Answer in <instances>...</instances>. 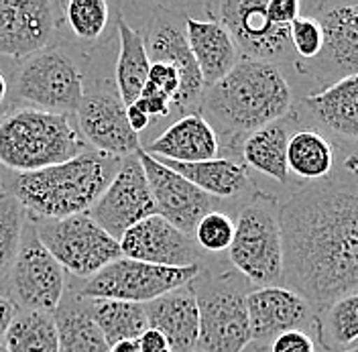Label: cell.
Here are the masks:
<instances>
[{"label": "cell", "mask_w": 358, "mask_h": 352, "mask_svg": "<svg viewBox=\"0 0 358 352\" xmlns=\"http://www.w3.org/2000/svg\"><path fill=\"white\" fill-rule=\"evenodd\" d=\"M76 116L80 136L88 141L94 151L114 159H124L136 155V151L141 149V139L129 127L127 106L120 100L118 92H84Z\"/></svg>", "instance_id": "cell-14"}, {"label": "cell", "mask_w": 358, "mask_h": 352, "mask_svg": "<svg viewBox=\"0 0 358 352\" xmlns=\"http://www.w3.org/2000/svg\"><path fill=\"white\" fill-rule=\"evenodd\" d=\"M283 283L315 314L358 291V185L324 179L297 190L279 212Z\"/></svg>", "instance_id": "cell-1"}, {"label": "cell", "mask_w": 358, "mask_h": 352, "mask_svg": "<svg viewBox=\"0 0 358 352\" xmlns=\"http://www.w3.org/2000/svg\"><path fill=\"white\" fill-rule=\"evenodd\" d=\"M246 311L250 326V344L268 349L283 332L317 330V314L293 289L285 286L257 287L246 293ZM308 332V330H306Z\"/></svg>", "instance_id": "cell-16"}, {"label": "cell", "mask_w": 358, "mask_h": 352, "mask_svg": "<svg viewBox=\"0 0 358 352\" xmlns=\"http://www.w3.org/2000/svg\"><path fill=\"white\" fill-rule=\"evenodd\" d=\"M317 340L326 351L340 352L358 342V291L340 295L317 314Z\"/></svg>", "instance_id": "cell-31"}, {"label": "cell", "mask_w": 358, "mask_h": 352, "mask_svg": "<svg viewBox=\"0 0 358 352\" xmlns=\"http://www.w3.org/2000/svg\"><path fill=\"white\" fill-rule=\"evenodd\" d=\"M108 352H141V349H138L136 340H120V342L112 344Z\"/></svg>", "instance_id": "cell-43"}, {"label": "cell", "mask_w": 358, "mask_h": 352, "mask_svg": "<svg viewBox=\"0 0 358 352\" xmlns=\"http://www.w3.org/2000/svg\"><path fill=\"white\" fill-rule=\"evenodd\" d=\"M88 311L100 328L108 349L120 340H136L149 328L143 304L116 300H90Z\"/></svg>", "instance_id": "cell-30"}, {"label": "cell", "mask_w": 358, "mask_h": 352, "mask_svg": "<svg viewBox=\"0 0 358 352\" xmlns=\"http://www.w3.org/2000/svg\"><path fill=\"white\" fill-rule=\"evenodd\" d=\"M8 352H59V334L51 311L22 309L2 338Z\"/></svg>", "instance_id": "cell-29"}, {"label": "cell", "mask_w": 358, "mask_h": 352, "mask_svg": "<svg viewBox=\"0 0 358 352\" xmlns=\"http://www.w3.org/2000/svg\"><path fill=\"white\" fill-rule=\"evenodd\" d=\"M55 31V2L0 0V55L27 59L53 43Z\"/></svg>", "instance_id": "cell-18"}, {"label": "cell", "mask_w": 358, "mask_h": 352, "mask_svg": "<svg viewBox=\"0 0 358 352\" xmlns=\"http://www.w3.org/2000/svg\"><path fill=\"white\" fill-rule=\"evenodd\" d=\"M200 309V352H243L250 344L246 293L236 286L208 281L194 287Z\"/></svg>", "instance_id": "cell-10"}, {"label": "cell", "mask_w": 358, "mask_h": 352, "mask_svg": "<svg viewBox=\"0 0 358 352\" xmlns=\"http://www.w3.org/2000/svg\"><path fill=\"white\" fill-rule=\"evenodd\" d=\"M84 151V139L66 114L19 108L0 120V165L17 176L66 163Z\"/></svg>", "instance_id": "cell-4"}, {"label": "cell", "mask_w": 358, "mask_h": 352, "mask_svg": "<svg viewBox=\"0 0 358 352\" xmlns=\"http://www.w3.org/2000/svg\"><path fill=\"white\" fill-rule=\"evenodd\" d=\"M194 352H200V351H194Z\"/></svg>", "instance_id": "cell-47"}, {"label": "cell", "mask_w": 358, "mask_h": 352, "mask_svg": "<svg viewBox=\"0 0 358 352\" xmlns=\"http://www.w3.org/2000/svg\"><path fill=\"white\" fill-rule=\"evenodd\" d=\"M313 17L322 27L324 45L306 71L326 86L358 76V2L317 4Z\"/></svg>", "instance_id": "cell-13"}, {"label": "cell", "mask_w": 358, "mask_h": 352, "mask_svg": "<svg viewBox=\"0 0 358 352\" xmlns=\"http://www.w3.org/2000/svg\"><path fill=\"white\" fill-rule=\"evenodd\" d=\"M136 157L145 169L157 214L171 222L183 234L192 237L196 224L212 212V198L192 185L185 177L157 161L143 147L136 151Z\"/></svg>", "instance_id": "cell-17"}, {"label": "cell", "mask_w": 358, "mask_h": 352, "mask_svg": "<svg viewBox=\"0 0 358 352\" xmlns=\"http://www.w3.org/2000/svg\"><path fill=\"white\" fill-rule=\"evenodd\" d=\"M0 352H8V351H6V346H4L2 342H0Z\"/></svg>", "instance_id": "cell-46"}, {"label": "cell", "mask_w": 358, "mask_h": 352, "mask_svg": "<svg viewBox=\"0 0 358 352\" xmlns=\"http://www.w3.org/2000/svg\"><path fill=\"white\" fill-rule=\"evenodd\" d=\"M66 19L71 33L82 41H96L108 24V4L104 0H69Z\"/></svg>", "instance_id": "cell-33"}, {"label": "cell", "mask_w": 358, "mask_h": 352, "mask_svg": "<svg viewBox=\"0 0 358 352\" xmlns=\"http://www.w3.org/2000/svg\"><path fill=\"white\" fill-rule=\"evenodd\" d=\"M157 214L145 169L136 155L124 157L108 188L90 208L88 216L112 239L120 237L134 224Z\"/></svg>", "instance_id": "cell-12"}, {"label": "cell", "mask_w": 358, "mask_h": 352, "mask_svg": "<svg viewBox=\"0 0 358 352\" xmlns=\"http://www.w3.org/2000/svg\"><path fill=\"white\" fill-rule=\"evenodd\" d=\"M149 328L161 332L173 352L198 351L200 309L192 283L145 304Z\"/></svg>", "instance_id": "cell-21"}, {"label": "cell", "mask_w": 358, "mask_h": 352, "mask_svg": "<svg viewBox=\"0 0 358 352\" xmlns=\"http://www.w3.org/2000/svg\"><path fill=\"white\" fill-rule=\"evenodd\" d=\"M268 352H315V340L306 330L283 332L268 344Z\"/></svg>", "instance_id": "cell-37"}, {"label": "cell", "mask_w": 358, "mask_h": 352, "mask_svg": "<svg viewBox=\"0 0 358 352\" xmlns=\"http://www.w3.org/2000/svg\"><path fill=\"white\" fill-rule=\"evenodd\" d=\"M19 314V308H17V304L10 300V297H6V295H2L0 293V340L4 338V334L8 330V326H10V322L15 320V316Z\"/></svg>", "instance_id": "cell-41"}, {"label": "cell", "mask_w": 358, "mask_h": 352, "mask_svg": "<svg viewBox=\"0 0 358 352\" xmlns=\"http://www.w3.org/2000/svg\"><path fill=\"white\" fill-rule=\"evenodd\" d=\"M200 271V263L192 267H161L120 257L86 279L78 295L84 300H116L145 306L173 289L189 286Z\"/></svg>", "instance_id": "cell-7"}, {"label": "cell", "mask_w": 358, "mask_h": 352, "mask_svg": "<svg viewBox=\"0 0 358 352\" xmlns=\"http://www.w3.org/2000/svg\"><path fill=\"white\" fill-rule=\"evenodd\" d=\"M118 37L120 51L116 59V92L124 106L133 104L141 96L149 76V55L145 49V33L133 29L124 17H118Z\"/></svg>", "instance_id": "cell-26"}, {"label": "cell", "mask_w": 358, "mask_h": 352, "mask_svg": "<svg viewBox=\"0 0 358 352\" xmlns=\"http://www.w3.org/2000/svg\"><path fill=\"white\" fill-rule=\"evenodd\" d=\"M35 232L49 255L73 277L90 279L122 257L118 241L104 232L88 214L37 222Z\"/></svg>", "instance_id": "cell-8"}, {"label": "cell", "mask_w": 358, "mask_h": 352, "mask_svg": "<svg viewBox=\"0 0 358 352\" xmlns=\"http://www.w3.org/2000/svg\"><path fill=\"white\" fill-rule=\"evenodd\" d=\"M293 120L295 118L289 114L259 131L250 132L241 147L245 165L261 171L263 176L271 177L279 183H287L289 181L287 143H289V129Z\"/></svg>", "instance_id": "cell-25"}, {"label": "cell", "mask_w": 358, "mask_h": 352, "mask_svg": "<svg viewBox=\"0 0 358 352\" xmlns=\"http://www.w3.org/2000/svg\"><path fill=\"white\" fill-rule=\"evenodd\" d=\"M15 96L24 108L69 116L84 98V80L66 51L47 47L22 59L15 78Z\"/></svg>", "instance_id": "cell-6"}, {"label": "cell", "mask_w": 358, "mask_h": 352, "mask_svg": "<svg viewBox=\"0 0 358 352\" xmlns=\"http://www.w3.org/2000/svg\"><path fill=\"white\" fill-rule=\"evenodd\" d=\"M134 106L138 111H143L149 118H167L171 111H173V104L169 98L157 94V92H151V90L143 88L141 96L133 102Z\"/></svg>", "instance_id": "cell-38"}, {"label": "cell", "mask_w": 358, "mask_h": 352, "mask_svg": "<svg viewBox=\"0 0 358 352\" xmlns=\"http://www.w3.org/2000/svg\"><path fill=\"white\" fill-rule=\"evenodd\" d=\"M289 41L297 64L313 62L324 45V33L315 17L299 15L289 27Z\"/></svg>", "instance_id": "cell-35"}, {"label": "cell", "mask_w": 358, "mask_h": 352, "mask_svg": "<svg viewBox=\"0 0 358 352\" xmlns=\"http://www.w3.org/2000/svg\"><path fill=\"white\" fill-rule=\"evenodd\" d=\"M281 206L271 194H257L234 220V239L228 248L230 263L252 286L283 283Z\"/></svg>", "instance_id": "cell-5"}, {"label": "cell", "mask_w": 358, "mask_h": 352, "mask_svg": "<svg viewBox=\"0 0 358 352\" xmlns=\"http://www.w3.org/2000/svg\"><path fill=\"white\" fill-rule=\"evenodd\" d=\"M120 255L133 261L161 267H192L198 265V251L192 237L183 234L171 222L153 214L120 237Z\"/></svg>", "instance_id": "cell-19"}, {"label": "cell", "mask_w": 358, "mask_h": 352, "mask_svg": "<svg viewBox=\"0 0 358 352\" xmlns=\"http://www.w3.org/2000/svg\"><path fill=\"white\" fill-rule=\"evenodd\" d=\"M120 161L98 151H84L66 163L17 176L10 196L35 224L88 214L118 171Z\"/></svg>", "instance_id": "cell-3"}, {"label": "cell", "mask_w": 358, "mask_h": 352, "mask_svg": "<svg viewBox=\"0 0 358 352\" xmlns=\"http://www.w3.org/2000/svg\"><path fill=\"white\" fill-rule=\"evenodd\" d=\"M268 19L279 27H291L301 15V4L297 0H267Z\"/></svg>", "instance_id": "cell-39"}, {"label": "cell", "mask_w": 358, "mask_h": 352, "mask_svg": "<svg viewBox=\"0 0 358 352\" xmlns=\"http://www.w3.org/2000/svg\"><path fill=\"white\" fill-rule=\"evenodd\" d=\"M301 108L317 129L344 145L358 147V76L338 80L306 96Z\"/></svg>", "instance_id": "cell-20"}, {"label": "cell", "mask_w": 358, "mask_h": 352, "mask_svg": "<svg viewBox=\"0 0 358 352\" xmlns=\"http://www.w3.org/2000/svg\"><path fill=\"white\" fill-rule=\"evenodd\" d=\"M6 96H8V82H6V78L2 76V71H0V104H4Z\"/></svg>", "instance_id": "cell-44"}, {"label": "cell", "mask_w": 358, "mask_h": 352, "mask_svg": "<svg viewBox=\"0 0 358 352\" xmlns=\"http://www.w3.org/2000/svg\"><path fill=\"white\" fill-rule=\"evenodd\" d=\"M145 49L151 64H169L178 67L181 76V90H179L176 108L185 111L189 106L200 104L206 88L201 82L200 69L196 66L187 45L185 17L159 6L145 35Z\"/></svg>", "instance_id": "cell-15"}, {"label": "cell", "mask_w": 358, "mask_h": 352, "mask_svg": "<svg viewBox=\"0 0 358 352\" xmlns=\"http://www.w3.org/2000/svg\"><path fill=\"white\" fill-rule=\"evenodd\" d=\"M334 167V147L324 132L299 129L287 143V169L308 183L324 181Z\"/></svg>", "instance_id": "cell-27"}, {"label": "cell", "mask_w": 358, "mask_h": 352, "mask_svg": "<svg viewBox=\"0 0 358 352\" xmlns=\"http://www.w3.org/2000/svg\"><path fill=\"white\" fill-rule=\"evenodd\" d=\"M136 342H138L141 352H173L169 342L165 340V336L161 332L153 330V328H147L136 338Z\"/></svg>", "instance_id": "cell-40"}, {"label": "cell", "mask_w": 358, "mask_h": 352, "mask_svg": "<svg viewBox=\"0 0 358 352\" xmlns=\"http://www.w3.org/2000/svg\"><path fill=\"white\" fill-rule=\"evenodd\" d=\"M194 239L203 251H210V253L228 251L234 239V220L224 212L212 210L196 224Z\"/></svg>", "instance_id": "cell-34"}, {"label": "cell", "mask_w": 358, "mask_h": 352, "mask_svg": "<svg viewBox=\"0 0 358 352\" xmlns=\"http://www.w3.org/2000/svg\"><path fill=\"white\" fill-rule=\"evenodd\" d=\"M145 151L163 161L198 163L216 159L220 151V141L200 112H189L153 139Z\"/></svg>", "instance_id": "cell-22"}, {"label": "cell", "mask_w": 358, "mask_h": 352, "mask_svg": "<svg viewBox=\"0 0 358 352\" xmlns=\"http://www.w3.org/2000/svg\"><path fill=\"white\" fill-rule=\"evenodd\" d=\"M59 352H108V344L100 328L92 320L88 304H82V297H71L57 306L53 311Z\"/></svg>", "instance_id": "cell-28"}, {"label": "cell", "mask_w": 358, "mask_h": 352, "mask_svg": "<svg viewBox=\"0 0 358 352\" xmlns=\"http://www.w3.org/2000/svg\"><path fill=\"white\" fill-rule=\"evenodd\" d=\"M127 120H129L131 131L136 132V134H141V132L149 127V122H151V118H149L143 111H138L134 104H129V106H127Z\"/></svg>", "instance_id": "cell-42"}, {"label": "cell", "mask_w": 358, "mask_h": 352, "mask_svg": "<svg viewBox=\"0 0 358 352\" xmlns=\"http://www.w3.org/2000/svg\"><path fill=\"white\" fill-rule=\"evenodd\" d=\"M145 88L169 98L171 104L176 106L179 90H181V76H179L178 67L169 66V64H151Z\"/></svg>", "instance_id": "cell-36"}, {"label": "cell", "mask_w": 358, "mask_h": 352, "mask_svg": "<svg viewBox=\"0 0 358 352\" xmlns=\"http://www.w3.org/2000/svg\"><path fill=\"white\" fill-rule=\"evenodd\" d=\"M24 224L27 216L22 212L21 204L10 194L0 196V281L8 277L13 269Z\"/></svg>", "instance_id": "cell-32"}, {"label": "cell", "mask_w": 358, "mask_h": 352, "mask_svg": "<svg viewBox=\"0 0 358 352\" xmlns=\"http://www.w3.org/2000/svg\"><path fill=\"white\" fill-rule=\"evenodd\" d=\"M216 21L230 33L238 53L255 62L297 64L289 41V27H279L268 19L267 0H224L214 4Z\"/></svg>", "instance_id": "cell-9"}, {"label": "cell", "mask_w": 358, "mask_h": 352, "mask_svg": "<svg viewBox=\"0 0 358 352\" xmlns=\"http://www.w3.org/2000/svg\"><path fill=\"white\" fill-rule=\"evenodd\" d=\"M163 165H167L171 171L185 177L192 185H196L210 198H236L250 185V177L245 163H238L234 159H208L198 163H176V161H163L157 159Z\"/></svg>", "instance_id": "cell-24"}, {"label": "cell", "mask_w": 358, "mask_h": 352, "mask_svg": "<svg viewBox=\"0 0 358 352\" xmlns=\"http://www.w3.org/2000/svg\"><path fill=\"white\" fill-rule=\"evenodd\" d=\"M185 35L192 57L200 69L203 88L218 84L241 59V53L230 33L216 19L200 21L194 17H185Z\"/></svg>", "instance_id": "cell-23"}, {"label": "cell", "mask_w": 358, "mask_h": 352, "mask_svg": "<svg viewBox=\"0 0 358 352\" xmlns=\"http://www.w3.org/2000/svg\"><path fill=\"white\" fill-rule=\"evenodd\" d=\"M10 287L22 309L55 311L66 293V275L59 263L49 255L33 224H24L19 253L8 273Z\"/></svg>", "instance_id": "cell-11"}, {"label": "cell", "mask_w": 358, "mask_h": 352, "mask_svg": "<svg viewBox=\"0 0 358 352\" xmlns=\"http://www.w3.org/2000/svg\"><path fill=\"white\" fill-rule=\"evenodd\" d=\"M340 352H358V344H352V346H348V349H344V351Z\"/></svg>", "instance_id": "cell-45"}, {"label": "cell", "mask_w": 358, "mask_h": 352, "mask_svg": "<svg viewBox=\"0 0 358 352\" xmlns=\"http://www.w3.org/2000/svg\"><path fill=\"white\" fill-rule=\"evenodd\" d=\"M200 106L216 134L248 136L289 116L293 90L275 64L241 57L228 76L206 88Z\"/></svg>", "instance_id": "cell-2"}]
</instances>
